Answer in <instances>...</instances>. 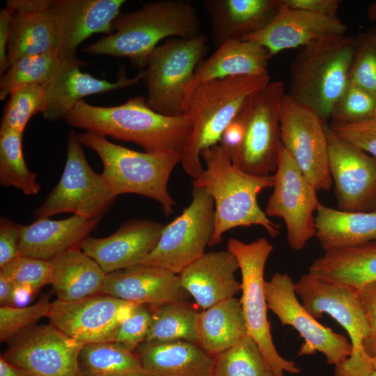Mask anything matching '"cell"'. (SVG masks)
<instances>
[{"instance_id": "cell-1", "label": "cell", "mask_w": 376, "mask_h": 376, "mask_svg": "<svg viewBox=\"0 0 376 376\" xmlns=\"http://www.w3.org/2000/svg\"><path fill=\"white\" fill-rule=\"evenodd\" d=\"M63 119L72 127L134 143L148 153H182L193 127L182 114L170 116L155 111L143 96L113 107L94 106L82 100Z\"/></svg>"}, {"instance_id": "cell-2", "label": "cell", "mask_w": 376, "mask_h": 376, "mask_svg": "<svg viewBox=\"0 0 376 376\" xmlns=\"http://www.w3.org/2000/svg\"><path fill=\"white\" fill-rule=\"evenodd\" d=\"M201 157L205 169L192 185L205 189L214 201V228L209 246L219 244L230 229L253 225L276 237L280 225L271 221L257 201L263 189L273 187L274 175L256 176L242 171L219 144L204 149Z\"/></svg>"}, {"instance_id": "cell-3", "label": "cell", "mask_w": 376, "mask_h": 376, "mask_svg": "<svg viewBox=\"0 0 376 376\" xmlns=\"http://www.w3.org/2000/svg\"><path fill=\"white\" fill-rule=\"evenodd\" d=\"M269 83L268 75L241 76L204 82L193 80L185 90L182 114L193 124L181 157L185 172L193 180L203 171L201 153L220 142L222 134L246 100Z\"/></svg>"}, {"instance_id": "cell-4", "label": "cell", "mask_w": 376, "mask_h": 376, "mask_svg": "<svg viewBox=\"0 0 376 376\" xmlns=\"http://www.w3.org/2000/svg\"><path fill=\"white\" fill-rule=\"evenodd\" d=\"M112 26L116 29L113 34L89 45L83 52L126 57L142 70L162 39L172 36L189 38L201 34L196 9L184 0L146 3L136 10L120 13Z\"/></svg>"}, {"instance_id": "cell-5", "label": "cell", "mask_w": 376, "mask_h": 376, "mask_svg": "<svg viewBox=\"0 0 376 376\" xmlns=\"http://www.w3.org/2000/svg\"><path fill=\"white\" fill-rule=\"evenodd\" d=\"M356 44L353 38L344 34L304 47L290 65L288 95L323 120L331 118L349 84Z\"/></svg>"}, {"instance_id": "cell-6", "label": "cell", "mask_w": 376, "mask_h": 376, "mask_svg": "<svg viewBox=\"0 0 376 376\" xmlns=\"http://www.w3.org/2000/svg\"><path fill=\"white\" fill-rule=\"evenodd\" d=\"M77 139L100 157L102 177L113 195L139 194L159 203L166 216L173 213L175 203L167 185L173 170L181 162V152H138L91 131L77 134Z\"/></svg>"}, {"instance_id": "cell-7", "label": "cell", "mask_w": 376, "mask_h": 376, "mask_svg": "<svg viewBox=\"0 0 376 376\" xmlns=\"http://www.w3.org/2000/svg\"><path fill=\"white\" fill-rule=\"evenodd\" d=\"M301 304L315 319L322 314L331 316L348 334L350 356L335 366V376H369L374 370L373 359L364 350L370 327L354 290L320 279L309 273L295 283Z\"/></svg>"}, {"instance_id": "cell-8", "label": "cell", "mask_w": 376, "mask_h": 376, "mask_svg": "<svg viewBox=\"0 0 376 376\" xmlns=\"http://www.w3.org/2000/svg\"><path fill=\"white\" fill-rule=\"evenodd\" d=\"M227 250L235 256L241 272L240 302L247 334L258 344L274 376L299 373L301 369L293 361L284 359L278 352L267 319L264 271L273 246L265 237L250 243L230 238Z\"/></svg>"}, {"instance_id": "cell-9", "label": "cell", "mask_w": 376, "mask_h": 376, "mask_svg": "<svg viewBox=\"0 0 376 376\" xmlns=\"http://www.w3.org/2000/svg\"><path fill=\"white\" fill-rule=\"evenodd\" d=\"M207 37L174 38L157 46L148 58L145 81L148 105L165 116L182 115L185 90L208 51Z\"/></svg>"}, {"instance_id": "cell-10", "label": "cell", "mask_w": 376, "mask_h": 376, "mask_svg": "<svg viewBox=\"0 0 376 376\" xmlns=\"http://www.w3.org/2000/svg\"><path fill=\"white\" fill-rule=\"evenodd\" d=\"M81 146L77 134L70 131L62 175L43 203L34 211L33 215L37 219L72 212L100 220L113 205L116 196L102 175L91 169Z\"/></svg>"}, {"instance_id": "cell-11", "label": "cell", "mask_w": 376, "mask_h": 376, "mask_svg": "<svg viewBox=\"0 0 376 376\" xmlns=\"http://www.w3.org/2000/svg\"><path fill=\"white\" fill-rule=\"evenodd\" d=\"M285 94L283 81H269L252 93L242 105L245 133L231 159L242 171L256 176L275 173L281 143L280 113Z\"/></svg>"}, {"instance_id": "cell-12", "label": "cell", "mask_w": 376, "mask_h": 376, "mask_svg": "<svg viewBox=\"0 0 376 376\" xmlns=\"http://www.w3.org/2000/svg\"><path fill=\"white\" fill-rule=\"evenodd\" d=\"M191 196L188 207L164 226L155 247L140 264L161 267L178 275L205 253L214 228V201L199 187H193Z\"/></svg>"}, {"instance_id": "cell-13", "label": "cell", "mask_w": 376, "mask_h": 376, "mask_svg": "<svg viewBox=\"0 0 376 376\" xmlns=\"http://www.w3.org/2000/svg\"><path fill=\"white\" fill-rule=\"evenodd\" d=\"M272 194L265 210L268 217L283 219L287 240L295 251L301 250L315 236V214L320 204L317 190L281 143Z\"/></svg>"}, {"instance_id": "cell-14", "label": "cell", "mask_w": 376, "mask_h": 376, "mask_svg": "<svg viewBox=\"0 0 376 376\" xmlns=\"http://www.w3.org/2000/svg\"><path fill=\"white\" fill-rule=\"evenodd\" d=\"M313 110L285 94L281 107V143L317 191L332 185L324 123Z\"/></svg>"}, {"instance_id": "cell-15", "label": "cell", "mask_w": 376, "mask_h": 376, "mask_svg": "<svg viewBox=\"0 0 376 376\" xmlns=\"http://www.w3.org/2000/svg\"><path fill=\"white\" fill-rule=\"evenodd\" d=\"M268 309L283 325H290L304 338L299 355H311L320 352L328 363L336 366L352 353V345L347 338L319 323L297 299L295 283L288 274L276 272L265 283Z\"/></svg>"}, {"instance_id": "cell-16", "label": "cell", "mask_w": 376, "mask_h": 376, "mask_svg": "<svg viewBox=\"0 0 376 376\" xmlns=\"http://www.w3.org/2000/svg\"><path fill=\"white\" fill-rule=\"evenodd\" d=\"M324 130L338 210L376 212V157L337 136L327 122Z\"/></svg>"}, {"instance_id": "cell-17", "label": "cell", "mask_w": 376, "mask_h": 376, "mask_svg": "<svg viewBox=\"0 0 376 376\" xmlns=\"http://www.w3.org/2000/svg\"><path fill=\"white\" fill-rule=\"evenodd\" d=\"M10 341L1 355L35 376H80L78 357L83 344L51 323L35 325Z\"/></svg>"}, {"instance_id": "cell-18", "label": "cell", "mask_w": 376, "mask_h": 376, "mask_svg": "<svg viewBox=\"0 0 376 376\" xmlns=\"http://www.w3.org/2000/svg\"><path fill=\"white\" fill-rule=\"evenodd\" d=\"M135 305L104 293L72 301L56 299L48 318L83 345L114 341L120 324Z\"/></svg>"}, {"instance_id": "cell-19", "label": "cell", "mask_w": 376, "mask_h": 376, "mask_svg": "<svg viewBox=\"0 0 376 376\" xmlns=\"http://www.w3.org/2000/svg\"><path fill=\"white\" fill-rule=\"evenodd\" d=\"M125 0H56L52 7L61 60L77 59L78 46L93 33L111 35Z\"/></svg>"}, {"instance_id": "cell-20", "label": "cell", "mask_w": 376, "mask_h": 376, "mask_svg": "<svg viewBox=\"0 0 376 376\" xmlns=\"http://www.w3.org/2000/svg\"><path fill=\"white\" fill-rule=\"evenodd\" d=\"M346 30V25L337 16L292 8L280 0L272 22L244 40L261 45L272 57L285 49L304 47L322 38L344 35Z\"/></svg>"}, {"instance_id": "cell-21", "label": "cell", "mask_w": 376, "mask_h": 376, "mask_svg": "<svg viewBox=\"0 0 376 376\" xmlns=\"http://www.w3.org/2000/svg\"><path fill=\"white\" fill-rule=\"evenodd\" d=\"M164 226L148 219L128 220L108 237L89 236L81 250L106 274L125 269L140 264L155 247Z\"/></svg>"}, {"instance_id": "cell-22", "label": "cell", "mask_w": 376, "mask_h": 376, "mask_svg": "<svg viewBox=\"0 0 376 376\" xmlns=\"http://www.w3.org/2000/svg\"><path fill=\"white\" fill-rule=\"evenodd\" d=\"M85 65L78 58L61 60L56 72L45 86L47 103L42 113L45 119L56 121L64 118L84 97L126 88L145 78L144 70L129 78L123 68L117 80L111 82L81 72L80 67Z\"/></svg>"}, {"instance_id": "cell-23", "label": "cell", "mask_w": 376, "mask_h": 376, "mask_svg": "<svg viewBox=\"0 0 376 376\" xmlns=\"http://www.w3.org/2000/svg\"><path fill=\"white\" fill-rule=\"evenodd\" d=\"M178 275L161 267L139 264L106 274L102 293L152 308L182 300Z\"/></svg>"}, {"instance_id": "cell-24", "label": "cell", "mask_w": 376, "mask_h": 376, "mask_svg": "<svg viewBox=\"0 0 376 376\" xmlns=\"http://www.w3.org/2000/svg\"><path fill=\"white\" fill-rule=\"evenodd\" d=\"M238 269V262L228 250L210 251L186 267L178 277L182 288L206 309L241 290L235 277Z\"/></svg>"}, {"instance_id": "cell-25", "label": "cell", "mask_w": 376, "mask_h": 376, "mask_svg": "<svg viewBox=\"0 0 376 376\" xmlns=\"http://www.w3.org/2000/svg\"><path fill=\"white\" fill-rule=\"evenodd\" d=\"M99 221L74 214L61 220L42 218L20 225L19 254L52 260L69 250L81 249Z\"/></svg>"}, {"instance_id": "cell-26", "label": "cell", "mask_w": 376, "mask_h": 376, "mask_svg": "<svg viewBox=\"0 0 376 376\" xmlns=\"http://www.w3.org/2000/svg\"><path fill=\"white\" fill-rule=\"evenodd\" d=\"M211 21V39L218 47L230 40H244L265 28L280 0H205Z\"/></svg>"}, {"instance_id": "cell-27", "label": "cell", "mask_w": 376, "mask_h": 376, "mask_svg": "<svg viewBox=\"0 0 376 376\" xmlns=\"http://www.w3.org/2000/svg\"><path fill=\"white\" fill-rule=\"evenodd\" d=\"M135 352L146 376H213L214 357L196 343L144 341Z\"/></svg>"}, {"instance_id": "cell-28", "label": "cell", "mask_w": 376, "mask_h": 376, "mask_svg": "<svg viewBox=\"0 0 376 376\" xmlns=\"http://www.w3.org/2000/svg\"><path fill=\"white\" fill-rule=\"evenodd\" d=\"M308 273L356 291L376 281V242L325 251L311 263Z\"/></svg>"}, {"instance_id": "cell-29", "label": "cell", "mask_w": 376, "mask_h": 376, "mask_svg": "<svg viewBox=\"0 0 376 376\" xmlns=\"http://www.w3.org/2000/svg\"><path fill=\"white\" fill-rule=\"evenodd\" d=\"M268 51L261 45L246 40H230L218 47L197 66L194 81L241 76L268 75L270 58Z\"/></svg>"}, {"instance_id": "cell-30", "label": "cell", "mask_w": 376, "mask_h": 376, "mask_svg": "<svg viewBox=\"0 0 376 376\" xmlns=\"http://www.w3.org/2000/svg\"><path fill=\"white\" fill-rule=\"evenodd\" d=\"M196 343L212 357L233 346L247 335L240 299H226L198 313Z\"/></svg>"}, {"instance_id": "cell-31", "label": "cell", "mask_w": 376, "mask_h": 376, "mask_svg": "<svg viewBox=\"0 0 376 376\" xmlns=\"http://www.w3.org/2000/svg\"><path fill=\"white\" fill-rule=\"evenodd\" d=\"M315 229V236L324 251L376 242V212H347L320 203Z\"/></svg>"}, {"instance_id": "cell-32", "label": "cell", "mask_w": 376, "mask_h": 376, "mask_svg": "<svg viewBox=\"0 0 376 376\" xmlns=\"http://www.w3.org/2000/svg\"><path fill=\"white\" fill-rule=\"evenodd\" d=\"M50 261V284L57 299L72 301L102 293L107 274L81 249L69 250Z\"/></svg>"}, {"instance_id": "cell-33", "label": "cell", "mask_w": 376, "mask_h": 376, "mask_svg": "<svg viewBox=\"0 0 376 376\" xmlns=\"http://www.w3.org/2000/svg\"><path fill=\"white\" fill-rule=\"evenodd\" d=\"M56 22L52 8L37 13H14L8 45L9 66L21 57L57 49Z\"/></svg>"}, {"instance_id": "cell-34", "label": "cell", "mask_w": 376, "mask_h": 376, "mask_svg": "<svg viewBox=\"0 0 376 376\" xmlns=\"http://www.w3.org/2000/svg\"><path fill=\"white\" fill-rule=\"evenodd\" d=\"M78 365L80 376H146L136 352L115 341L83 345Z\"/></svg>"}, {"instance_id": "cell-35", "label": "cell", "mask_w": 376, "mask_h": 376, "mask_svg": "<svg viewBox=\"0 0 376 376\" xmlns=\"http://www.w3.org/2000/svg\"><path fill=\"white\" fill-rule=\"evenodd\" d=\"M61 60L57 49L21 57L1 75L0 99L5 100L19 88L47 84L54 77Z\"/></svg>"}, {"instance_id": "cell-36", "label": "cell", "mask_w": 376, "mask_h": 376, "mask_svg": "<svg viewBox=\"0 0 376 376\" xmlns=\"http://www.w3.org/2000/svg\"><path fill=\"white\" fill-rule=\"evenodd\" d=\"M22 135L13 130H0V183L19 189L26 195H36L40 186L36 174L26 164Z\"/></svg>"}, {"instance_id": "cell-37", "label": "cell", "mask_w": 376, "mask_h": 376, "mask_svg": "<svg viewBox=\"0 0 376 376\" xmlns=\"http://www.w3.org/2000/svg\"><path fill=\"white\" fill-rule=\"evenodd\" d=\"M197 312L183 301L152 308L150 325L145 341L187 340L196 343Z\"/></svg>"}, {"instance_id": "cell-38", "label": "cell", "mask_w": 376, "mask_h": 376, "mask_svg": "<svg viewBox=\"0 0 376 376\" xmlns=\"http://www.w3.org/2000/svg\"><path fill=\"white\" fill-rule=\"evenodd\" d=\"M213 376H274L258 344L248 334L214 357Z\"/></svg>"}, {"instance_id": "cell-39", "label": "cell", "mask_w": 376, "mask_h": 376, "mask_svg": "<svg viewBox=\"0 0 376 376\" xmlns=\"http://www.w3.org/2000/svg\"><path fill=\"white\" fill-rule=\"evenodd\" d=\"M44 85H31L13 91L4 107L0 130H13L23 134L32 116L42 113L47 103Z\"/></svg>"}, {"instance_id": "cell-40", "label": "cell", "mask_w": 376, "mask_h": 376, "mask_svg": "<svg viewBox=\"0 0 376 376\" xmlns=\"http://www.w3.org/2000/svg\"><path fill=\"white\" fill-rule=\"evenodd\" d=\"M52 302L45 296L28 306L0 307V340H11L36 325L41 318L49 317Z\"/></svg>"}, {"instance_id": "cell-41", "label": "cell", "mask_w": 376, "mask_h": 376, "mask_svg": "<svg viewBox=\"0 0 376 376\" xmlns=\"http://www.w3.org/2000/svg\"><path fill=\"white\" fill-rule=\"evenodd\" d=\"M15 286L24 287L33 293L51 283L52 265L50 260L19 256L0 269Z\"/></svg>"}, {"instance_id": "cell-42", "label": "cell", "mask_w": 376, "mask_h": 376, "mask_svg": "<svg viewBox=\"0 0 376 376\" xmlns=\"http://www.w3.org/2000/svg\"><path fill=\"white\" fill-rule=\"evenodd\" d=\"M376 96L349 82L331 116V122L350 123L374 117Z\"/></svg>"}, {"instance_id": "cell-43", "label": "cell", "mask_w": 376, "mask_h": 376, "mask_svg": "<svg viewBox=\"0 0 376 376\" xmlns=\"http://www.w3.org/2000/svg\"><path fill=\"white\" fill-rule=\"evenodd\" d=\"M356 42L350 82L376 96V43L371 33Z\"/></svg>"}, {"instance_id": "cell-44", "label": "cell", "mask_w": 376, "mask_h": 376, "mask_svg": "<svg viewBox=\"0 0 376 376\" xmlns=\"http://www.w3.org/2000/svg\"><path fill=\"white\" fill-rule=\"evenodd\" d=\"M152 314L151 306L146 304L135 305L120 324L114 341L135 352L146 340Z\"/></svg>"}, {"instance_id": "cell-45", "label": "cell", "mask_w": 376, "mask_h": 376, "mask_svg": "<svg viewBox=\"0 0 376 376\" xmlns=\"http://www.w3.org/2000/svg\"><path fill=\"white\" fill-rule=\"evenodd\" d=\"M329 128L337 136L376 157V118L350 123L331 122Z\"/></svg>"}, {"instance_id": "cell-46", "label": "cell", "mask_w": 376, "mask_h": 376, "mask_svg": "<svg viewBox=\"0 0 376 376\" xmlns=\"http://www.w3.org/2000/svg\"><path fill=\"white\" fill-rule=\"evenodd\" d=\"M355 292L370 327L364 350L369 357L373 359L376 357V281L362 286Z\"/></svg>"}, {"instance_id": "cell-47", "label": "cell", "mask_w": 376, "mask_h": 376, "mask_svg": "<svg viewBox=\"0 0 376 376\" xmlns=\"http://www.w3.org/2000/svg\"><path fill=\"white\" fill-rule=\"evenodd\" d=\"M20 225L6 218L0 220V269L20 256Z\"/></svg>"}, {"instance_id": "cell-48", "label": "cell", "mask_w": 376, "mask_h": 376, "mask_svg": "<svg viewBox=\"0 0 376 376\" xmlns=\"http://www.w3.org/2000/svg\"><path fill=\"white\" fill-rule=\"evenodd\" d=\"M246 120L242 108L224 131L220 146L230 159L239 150L245 133Z\"/></svg>"}, {"instance_id": "cell-49", "label": "cell", "mask_w": 376, "mask_h": 376, "mask_svg": "<svg viewBox=\"0 0 376 376\" xmlns=\"http://www.w3.org/2000/svg\"><path fill=\"white\" fill-rule=\"evenodd\" d=\"M287 6L311 13L337 16L341 1L339 0H282Z\"/></svg>"}, {"instance_id": "cell-50", "label": "cell", "mask_w": 376, "mask_h": 376, "mask_svg": "<svg viewBox=\"0 0 376 376\" xmlns=\"http://www.w3.org/2000/svg\"><path fill=\"white\" fill-rule=\"evenodd\" d=\"M13 12L7 7L0 11V74L2 75L9 68L8 45L10 23Z\"/></svg>"}, {"instance_id": "cell-51", "label": "cell", "mask_w": 376, "mask_h": 376, "mask_svg": "<svg viewBox=\"0 0 376 376\" xmlns=\"http://www.w3.org/2000/svg\"><path fill=\"white\" fill-rule=\"evenodd\" d=\"M54 0H8L6 7L14 13H37L52 8Z\"/></svg>"}, {"instance_id": "cell-52", "label": "cell", "mask_w": 376, "mask_h": 376, "mask_svg": "<svg viewBox=\"0 0 376 376\" xmlns=\"http://www.w3.org/2000/svg\"><path fill=\"white\" fill-rule=\"evenodd\" d=\"M15 285L0 272V304L1 306H15Z\"/></svg>"}, {"instance_id": "cell-53", "label": "cell", "mask_w": 376, "mask_h": 376, "mask_svg": "<svg viewBox=\"0 0 376 376\" xmlns=\"http://www.w3.org/2000/svg\"><path fill=\"white\" fill-rule=\"evenodd\" d=\"M0 376H35L29 370L16 366L1 355L0 357Z\"/></svg>"}, {"instance_id": "cell-54", "label": "cell", "mask_w": 376, "mask_h": 376, "mask_svg": "<svg viewBox=\"0 0 376 376\" xmlns=\"http://www.w3.org/2000/svg\"><path fill=\"white\" fill-rule=\"evenodd\" d=\"M367 16L368 19L374 24L375 30L376 31V1L368 6Z\"/></svg>"}, {"instance_id": "cell-55", "label": "cell", "mask_w": 376, "mask_h": 376, "mask_svg": "<svg viewBox=\"0 0 376 376\" xmlns=\"http://www.w3.org/2000/svg\"><path fill=\"white\" fill-rule=\"evenodd\" d=\"M373 368L376 370V357L373 358Z\"/></svg>"}, {"instance_id": "cell-56", "label": "cell", "mask_w": 376, "mask_h": 376, "mask_svg": "<svg viewBox=\"0 0 376 376\" xmlns=\"http://www.w3.org/2000/svg\"><path fill=\"white\" fill-rule=\"evenodd\" d=\"M371 36L373 37V39L374 40V41L376 43V33H371Z\"/></svg>"}, {"instance_id": "cell-57", "label": "cell", "mask_w": 376, "mask_h": 376, "mask_svg": "<svg viewBox=\"0 0 376 376\" xmlns=\"http://www.w3.org/2000/svg\"><path fill=\"white\" fill-rule=\"evenodd\" d=\"M369 376H376V370H373Z\"/></svg>"}, {"instance_id": "cell-58", "label": "cell", "mask_w": 376, "mask_h": 376, "mask_svg": "<svg viewBox=\"0 0 376 376\" xmlns=\"http://www.w3.org/2000/svg\"><path fill=\"white\" fill-rule=\"evenodd\" d=\"M374 118H376V107H375V114H374Z\"/></svg>"}]
</instances>
